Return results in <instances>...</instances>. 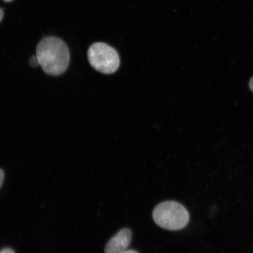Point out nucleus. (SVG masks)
<instances>
[{
	"label": "nucleus",
	"instance_id": "nucleus-1",
	"mask_svg": "<svg viewBox=\"0 0 253 253\" xmlns=\"http://www.w3.org/2000/svg\"><path fill=\"white\" fill-rule=\"evenodd\" d=\"M36 56L41 67L50 75L63 74L70 61L67 45L56 37H47L41 40L37 46Z\"/></svg>",
	"mask_w": 253,
	"mask_h": 253
},
{
	"label": "nucleus",
	"instance_id": "nucleus-2",
	"mask_svg": "<svg viewBox=\"0 0 253 253\" xmlns=\"http://www.w3.org/2000/svg\"><path fill=\"white\" fill-rule=\"evenodd\" d=\"M153 217L158 226L171 231L185 228L190 219L188 211L184 206L173 201L157 205L153 211Z\"/></svg>",
	"mask_w": 253,
	"mask_h": 253
},
{
	"label": "nucleus",
	"instance_id": "nucleus-3",
	"mask_svg": "<svg viewBox=\"0 0 253 253\" xmlns=\"http://www.w3.org/2000/svg\"><path fill=\"white\" fill-rule=\"evenodd\" d=\"M90 65L97 71L105 74H113L118 70L120 59L113 47L102 42L95 43L88 50Z\"/></svg>",
	"mask_w": 253,
	"mask_h": 253
},
{
	"label": "nucleus",
	"instance_id": "nucleus-4",
	"mask_svg": "<svg viewBox=\"0 0 253 253\" xmlns=\"http://www.w3.org/2000/svg\"><path fill=\"white\" fill-rule=\"evenodd\" d=\"M132 232L125 228L116 233L107 243L104 249L105 253H122L127 251L131 242Z\"/></svg>",
	"mask_w": 253,
	"mask_h": 253
},
{
	"label": "nucleus",
	"instance_id": "nucleus-5",
	"mask_svg": "<svg viewBox=\"0 0 253 253\" xmlns=\"http://www.w3.org/2000/svg\"><path fill=\"white\" fill-rule=\"evenodd\" d=\"M30 65L33 67H36L37 66L40 65L39 60H38L37 56H32L29 61Z\"/></svg>",
	"mask_w": 253,
	"mask_h": 253
},
{
	"label": "nucleus",
	"instance_id": "nucleus-6",
	"mask_svg": "<svg viewBox=\"0 0 253 253\" xmlns=\"http://www.w3.org/2000/svg\"><path fill=\"white\" fill-rule=\"evenodd\" d=\"M4 179V173L1 169H0V188L1 187Z\"/></svg>",
	"mask_w": 253,
	"mask_h": 253
},
{
	"label": "nucleus",
	"instance_id": "nucleus-7",
	"mask_svg": "<svg viewBox=\"0 0 253 253\" xmlns=\"http://www.w3.org/2000/svg\"><path fill=\"white\" fill-rule=\"evenodd\" d=\"M0 253H15V252L12 249L7 248L2 250Z\"/></svg>",
	"mask_w": 253,
	"mask_h": 253
},
{
	"label": "nucleus",
	"instance_id": "nucleus-8",
	"mask_svg": "<svg viewBox=\"0 0 253 253\" xmlns=\"http://www.w3.org/2000/svg\"><path fill=\"white\" fill-rule=\"evenodd\" d=\"M249 87L250 89H251L253 93V77L252 78L251 81L249 82Z\"/></svg>",
	"mask_w": 253,
	"mask_h": 253
},
{
	"label": "nucleus",
	"instance_id": "nucleus-9",
	"mask_svg": "<svg viewBox=\"0 0 253 253\" xmlns=\"http://www.w3.org/2000/svg\"><path fill=\"white\" fill-rule=\"evenodd\" d=\"M3 17H4V11L1 8H0V23L2 21Z\"/></svg>",
	"mask_w": 253,
	"mask_h": 253
},
{
	"label": "nucleus",
	"instance_id": "nucleus-10",
	"mask_svg": "<svg viewBox=\"0 0 253 253\" xmlns=\"http://www.w3.org/2000/svg\"><path fill=\"white\" fill-rule=\"evenodd\" d=\"M122 253H139L137 251H134V250H127L125 252Z\"/></svg>",
	"mask_w": 253,
	"mask_h": 253
},
{
	"label": "nucleus",
	"instance_id": "nucleus-11",
	"mask_svg": "<svg viewBox=\"0 0 253 253\" xmlns=\"http://www.w3.org/2000/svg\"><path fill=\"white\" fill-rule=\"evenodd\" d=\"M3 1L6 2H9L13 1V0H3Z\"/></svg>",
	"mask_w": 253,
	"mask_h": 253
}]
</instances>
